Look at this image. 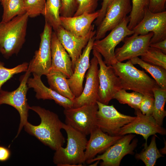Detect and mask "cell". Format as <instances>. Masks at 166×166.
<instances>
[{"label": "cell", "mask_w": 166, "mask_h": 166, "mask_svg": "<svg viewBox=\"0 0 166 166\" xmlns=\"http://www.w3.org/2000/svg\"><path fill=\"white\" fill-rule=\"evenodd\" d=\"M30 109L38 114L41 122L35 125L28 121L24 126L25 131L53 150L56 151L62 146L65 142V137L61 132L63 123L58 116L39 106H30Z\"/></svg>", "instance_id": "cell-1"}, {"label": "cell", "mask_w": 166, "mask_h": 166, "mask_svg": "<svg viewBox=\"0 0 166 166\" xmlns=\"http://www.w3.org/2000/svg\"><path fill=\"white\" fill-rule=\"evenodd\" d=\"M29 17L26 13L10 21L0 22V53L6 58L18 54L22 48Z\"/></svg>", "instance_id": "cell-2"}, {"label": "cell", "mask_w": 166, "mask_h": 166, "mask_svg": "<svg viewBox=\"0 0 166 166\" xmlns=\"http://www.w3.org/2000/svg\"><path fill=\"white\" fill-rule=\"evenodd\" d=\"M112 66L119 78L122 89L153 96V90L160 87L154 79L134 67L130 60L125 63L117 61Z\"/></svg>", "instance_id": "cell-3"}, {"label": "cell", "mask_w": 166, "mask_h": 166, "mask_svg": "<svg viewBox=\"0 0 166 166\" xmlns=\"http://www.w3.org/2000/svg\"><path fill=\"white\" fill-rule=\"evenodd\" d=\"M62 129L67 134L66 146L61 147L55 151L53 163L58 166H83L88 141L86 136L64 123Z\"/></svg>", "instance_id": "cell-4"}, {"label": "cell", "mask_w": 166, "mask_h": 166, "mask_svg": "<svg viewBox=\"0 0 166 166\" xmlns=\"http://www.w3.org/2000/svg\"><path fill=\"white\" fill-rule=\"evenodd\" d=\"M129 21V16L119 25L111 30L110 33L102 39L95 40L92 49L98 52L104 58V62L107 65H112L117 61L115 55L116 47L128 36L134 34L128 27Z\"/></svg>", "instance_id": "cell-5"}, {"label": "cell", "mask_w": 166, "mask_h": 166, "mask_svg": "<svg viewBox=\"0 0 166 166\" xmlns=\"http://www.w3.org/2000/svg\"><path fill=\"white\" fill-rule=\"evenodd\" d=\"M20 78V85L16 89L11 92L1 89L0 91V105L5 104L10 105L15 108L20 115V123L15 138L18 136L24 125L28 121L30 106L26 98L29 88L27 81L31 73L28 70Z\"/></svg>", "instance_id": "cell-6"}, {"label": "cell", "mask_w": 166, "mask_h": 166, "mask_svg": "<svg viewBox=\"0 0 166 166\" xmlns=\"http://www.w3.org/2000/svg\"><path fill=\"white\" fill-rule=\"evenodd\" d=\"M98 109L97 103L64 109L65 124L86 136L90 134L97 127L96 116Z\"/></svg>", "instance_id": "cell-7"}, {"label": "cell", "mask_w": 166, "mask_h": 166, "mask_svg": "<svg viewBox=\"0 0 166 166\" xmlns=\"http://www.w3.org/2000/svg\"><path fill=\"white\" fill-rule=\"evenodd\" d=\"M93 54L97 57L99 66L98 72L99 87L97 101L108 105L115 94L121 89L119 78L116 75L112 65L107 66L102 56L93 49Z\"/></svg>", "instance_id": "cell-8"}, {"label": "cell", "mask_w": 166, "mask_h": 166, "mask_svg": "<svg viewBox=\"0 0 166 166\" xmlns=\"http://www.w3.org/2000/svg\"><path fill=\"white\" fill-rule=\"evenodd\" d=\"M98 109L96 125L103 132L112 136L118 135L121 128L133 120L132 117L122 114L113 105H109L97 101Z\"/></svg>", "instance_id": "cell-9"}, {"label": "cell", "mask_w": 166, "mask_h": 166, "mask_svg": "<svg viewBox=\"0 0 166 166\" xmlns=\"http://www.w3.org/2000/svg\"><path fill=\"white\" fill-rule=\"evenodd\" d=\"M52 28L45 21L43 31L40 34V42L38 49L29 63L27 70L30 73L41 77L46 76L51 67V41Z\"/></svg>", "instance_id": "cell-10"}, {"label": "cell", "mask_w": 166, "mask_h": 166, "mask_svg": "<svg viewBox=\"0 0 166 166\" xmlns=\"http://www.w3.org/2000/svg\"><path fill=\"white\" fill-rule=\"evenodd\" d=\"M135 136L132 133L123 136L102 154L85 162L89 164L97 160H102L100 163L101 166H119L124 156L134 154L133 151L137 146L138 140L135 139L131 142Z\"/></svg>", "instance_id": "cell-11"}, {"label": "cell", "mask_w": 166, "mask_h": 166, "mask_svg": "<svg viewBox=\"0 0 166 166\" xmlns=\"http://www.w3.org/2000/svg\"><path fill=\"white\" fill-rule=\"evenodd\" d=\"M132 8L131 0H112L104 18L97 26L95 40L103 38L108 31L121 23L130 13Z\"/></svg>", "instance_id": "cell-12"}, {"label": "cell", "mask_w": 166, "mask_h": 166, "mask_svg": "<svg viewBox=\"0 0 166 166\" xmlns=\"http://www.w3.org/2000/svg\"><path fill=\"white\" fill-rule=\"evenodd\" d=\"M135 118L122 127L118 135L124 136L128 134H136L142 136L145 140L144 146L147 145L148 137L159 133L162 135L166 134V130L162 126L159 125L152 115L142 114L139 109L135 110Z\"/></svg>", "instance_id": "cell-13"}, {"label": "cell", "mask_w": 166, "mask_h": 166, "mask_svg": "<svg viewBox=\"0 0 166 166\" xmlns=\"http://www.w3.org/2000/svg\"><path fill=\"white\" fill-rule=\"evenodd\" d=\"M134 34L145 35L152 32L153 35L150 44L166 39V11L154 13L146 8L143 18L132 30Z\"/></svg>", "instance_id": "cell-14"}, {"label": "cell", "mask_w": 166, "mask_h": 166, "mask_svg": "<svg viewBox=\"0 0 166 166\" xmlns=\"http://www.w3.org/2000/svg\"><path fill=\"white\" fill-rule=\"evenodd\" d=\"M90 64L85 75L86 82L84 87L81 94L78 97H75L72 100V108L97 103L99 87V69L98 61L94 55L91 60Z\"/></svg>", "instance_id": "cell-15"}, {"label": "cell", "mask_w": 166, "mask_h": 166, "mask_svg": "<svg viewBox=\"0 0 166 166\" xmlns=\"http://www.w3.org/2000/svg\"><path fill=\"white\" fill-rule=\"evenodd\" d=\"M153 35V33L150 32L145 35L133 34L130 37H126L123 41V45L115 49V57L117 61L130 60L143 55L149 46Z\"/></svg>", "instance_id": "cell-16"}, {"label": "cell", "mask_w": 166, "mask_h": 166, "mask_svg": "<svg viewBox=\"0 0 166 166\" xmlns=\"http://www.w3.org/2000/svg\"><path fill=\"white\" fill-rule=\"evenodd\" d=\"M59 41L69 55L74 70L75 64L90 38L94 36L96 30L90 31L84 37H78L67 30L61 26L54 31Z\"/></svg>", "instance_id": "cell-17"}, {"label": "cell", "mask_w": 166, "mask_h": 166, "mask_svg": "<svg viewBox=\"0 0 166 166\" xmlns=\"http://www.w3.org/2000/svg\"><path fill=\"white\" fill-rule=\"evenodd\" d=\"M95 40L94 36L89 40L75 64L72 76L67 78L70 89L75 97L79 96L82 92L84 79L90 66V55Z\"/></svg>", "instance_id": "cell-18"}, {"label": "cell", "mask_w": 166, "mask_h": 166, "mask_svg": "<svg viewBox=\"0 0 166 166\" xmlns=\"http://www.w3.org/2000/svg\"><path fill=\"white\" fill-rule=\"evenodd\" d=\"M85 151V162L93 159L98 154L104 152L123 136H111L97 127L91 132Z\"/></svg>", "instance_id": "cell-19"}, {"label": "cell", "mask_w": 166, "mask_h": 166, "mask_svg": "<svg viewBox=\"0 0 166 166\" xmlns=\"http://www.w3.org/2000/svg\"><path fill=\"white\" fill-rule=\"evenodd\" d=\"M51 67L62 73L67 78L72 76L73 72L71 58L56 35L52 31L51 37Z\"/></svg>", "instance_id": "cell-20"}, {"label": "cell", "mask_w": 166, "mask_h": 166, "mask_svg": "<svg viewBox=\"0 0 166 166\" xmlns=\"http://www.w3.org/2000/svg\"><path fill=\"white\" fill-rule=\"evenodd\" d=\"M99 15L98 10L92 13H85L77 16H60L61 26L77 36L84 37L94 30L92 23Z\"/></svg>", "instance_id": "cell-21"}, {"label": "cell", "mask_w": 166, "mask_h": 166, "mask_svg": "<svg viewBox=\"0 0 166 166\" xmlns=\"http://www.w3.org/2000/svg\"><path fill=\"white\" fill-rule=\"evenodd\" d=\"M33 77L29 78L27 81L28 88L33 89L36 92L35 97L38 99L52 100L64 109L73 107V102L71 100L64 97L50 88L45 86L42 82L41 77L33 73Z\"/></svg>", "instance_id": "cell-22"}, {"label": "cell", "mask_w": 166, "mask_h": 166, "mask_svg": "<svg viewBox=\"0 0 166 166\" xmlns=\"http://www.w3.org/2000/svg\"><path fill=\"white\" fill-rule=\"evenodd\" d=\"M46 76L51 89L72 100L75 98L70 89L67 78L62 73L51 69Z\"/></svg>", "instance_id": "cell-23"}, {"label": "cell", "mask_w": 166, "mask_h": 166, "mask_svg": "<svg viewBox=\"0 0 166 166\" xmlns=\"http://www.w3.org/2000/svg\"><path fill=\"white\" fill-rule=\"evenodd\" d=\"M130 60L133 65L137 64L151 74L161 89L166 90V69L147 63L138 57Z\"/></svg>", "instance_id": "cell-24"}, {"label": "cell", "mask_w": 166, "mask_h": 166, "mask_svg": "<svg viewBox=\"0 0 166 166\" xmlns=\"http://www.w3.org/2000/svg\"><path fill=\"white\" fill-rule=\"evenodd\" d=\"M60 0H46L45 11L43 15L45 21L55 31L61 26L60 19Z\"/></svg>", "instance_id": "cell-25"}, {"label": "cell", "mask_w": 166, "mask_h": 166, "mask_svg": "<svg viewBox=\"0 0 166 166\" xmlns=\"http://www.w3.org/2000/svg\"><path fill=\"white\" fill-rule=\"evenodd\" d=\"M26 0H2L3 8L2 21L8 22L15 17L26 13L25 3Z\"/></svg>", "instance_id": "cell-26"}, {"label": "cell", "mask_w": 166, "mask_h": 166, "mask_svg": "<svg viewBox=\"0 0 166 166\" xmlns=\"http://www.w3.org/2000/svg\"><path fill=\"white\" fill-rule=\"evenodd\" d=\"M153 93L154 105L152 116L159 125L162 126L164 119L166 116V111L164 109L166 90L159 87L154 89Z\"/></svg>", "instance_id": "cell-27"}, {"label": "cell", "mask_w": 166, "mask_h": 166, "mask_svg": "<svg viewBox=\"0 0 166 166\" xmlns=\"http://www.w3.org/2000/svg\"><path fill=\"white\" fill-rule=\"evenodd\" d=\"M156 139L155 135H153L149 145L135 155L136 158L141 160L146 166H154L158 158L164 157L157 147Z\"/></svg>", "instance_id": "cell-28"}, {"label": "cell", "mask_w": 166, "mask_h": 166, "mask_svg": "<svg viewBox=\"0 0 166 166\" xmlns=\"http://www.w3.org/2000/svg\"><path fill=\"white\" fill-rule=\"evenodd\" d=\"M132 8L129 16L128 27L132 30L143 18L145 10L149 6L150 0H132Z\"/></svg>", "instance_id": "cell-29"}, {"label": "cell", "mask_w": 166, "mask_h": 166, "mask_svg": "<svg viewBox=\"0 0 166 166\" xmlns=\"http://www.w3.org/2000/svg\"><path fill=\"white\" fill-rule=\"evenodd\" d=\"M143 95L134 91L128 93L124 89H121L114 95L113 99L117 100L121 104H127L135 110L139 109Z\"/></svg>", "instance_id": "cell-30"}, {"label": "cell", "mask_w": 166, "mask_h": 166, "mask_svg": "<svg viewBox=\"0 0 166 166\" xmlns=\"http://www.w3.org/2000/svg\"><path fill=\"white\" fill-rule=\"evenodd\" d=\"M140 58L144 62L166 69V54L160 50L149 46Z\"/></svg>", "instance_id": "cell-31"}, {"label": "cell", "mask_w": 166, "mask_h": 166, "mask_svg": "<svg viewBox=\"0 0 166 166\" xmlns=\"http://www.w3.org/2000/svg\"><path fill=\"white\" fill-rule=\"evenodd\" d=\"M29 63L24 62L12 68L4 66V63L0 61V91L2 85L15 74L26 72Z\"/></svg>", "instance_id": "cell-32"}, {"label": "cell", "mask_w": 166, "mask_h": 166, "mask_svg": "<svg viewBox=\"0 0 166 166\" xmlns=\"http://www.w3.org/2000/svg\"><path fill=\"white\" fill-rule=\"evenodd\" d=\"M46 0H26L25 6L26 12L29 17L34 18L43 15Z\"/></svg>", "instance_id": "cell-33"}, {"label": "cell", "mask_w": 166, "mask_h": 166, "mask_svg": "<svg viewBox=\"0 0 166 166\" xmlns=\"http://www.w3.org/2000/svg\"><path fill=\"white\" fill-rule=\"evenodd\" d=\"M77 9L73 16H77L83 13L95 12L97 7L98 0H76Z\"/></svg>", "instance_id": "cell-34"}, {"label": "cell", "mask_w": 166, "mask_h": 166, "mask_svg": "<svg viewBox=\"0 0 166 166\" xmlns=\"http://www.w3.org/2000/svg\"><path fill=\"white\" fill-rule=\"evenodd\" d=\"M60 16L63 17L73 16L77 9L76 0H60Z\"/></svg>", "instance_id": "cell-35"}, {"label": "cell", "mask_w": 166, "mask_h": 166, "mask_svg": "<svg viewBox=\"0 0 166 166\" xmlns=\"http://www.w3.org/2000/svg\"><path fill=\"white\" fill-rule=\"evenodd\" d=\"M154 105L153 96L143 95L139 109L144 115L152 116L153 111Z\"/></svg>", "instance_id": "cell-36"}, {"label": "cell", "mask_w": 166, "mask_h": 166, "mask_svg": "<svg viewBox=\"0 0 166 166\" xmlns=\"http://www.w3.org/2000/svg\"><path fill=\"white\" fill-rule=\"evenodd\" d=\"M166 0H150L148 9L154 13L166 11Z\"/></svg>", "instance_id": "cell-37"}, {"label": "cell", "mask_w": 166, "mask_h": 166, "mask_svg": "<svg viewBox=\"0 0 166 166\" xmlns=\"http://www.w3.org/2000/svg\"><path fill=\"white\" fill-rule=\"evenodd\" d=\"M112 0H102L101 7L98 10L99 15L95 20L94 23L96 26H98L104 18L107 8Z\"/></svg>", "instance_id": "cell-38"}, {"label": "cell", "mask_w": 166, "mask_h": 166, "mask_svg": "<svg viewBox=\"0 0 166 166\" xmlns=\"http://www.w3.org/2000/svg\"><path fill=\"white\" fill-rule=\"evenodd\" d=\"M11 155L10 149L4 146L0 145V161L4 162L8 160Z\"/></svg>", "instance_id": "cell-39"}, {"label": "cell", "mask_w": 166, "mask_h": 166, "mask_svg": "<svg viewBox=\"0 0 166 166\" xmlns=\"http://www.w3.org/2000/svg\"><path fill=\"white\" fill-rule=\"evenodd\" d=\"M149 46L159 49L166 54V39L155 43L150 44Z\"/></svg>", "instance_id": "cell-40"}, {"label": "cell", "mask_w": 166, "mask_h": 166, "mask_svg": "<svg viewBox=\"0 0 166 166\" xmlns=\"http://www.w3.org/2000/svg\"><path fill=\"white\" fill-rule=\"evenodd\" d=\"M100 160H97V161H96V162H95L94 163H93V164L90 165H89V166H97V165L99 163V161H100Z\"/></svg>", "instance_id": "cell-41"}, {"label": "cell", "mask_w": 166, "mask_h": 166, "mask_svg": "<svg viewBox=\"0 0 166 166\" xmlns=\"http://www.w3.org/2000/svg\"><path fill=\"white\" fill-rule=\"evenodd\" d=\"M1 1H2V0H0V2H1Z\"/></svg>", "instance_id": "cell-42"}, {"label": "cell", "mask_w": 166, "mask_h": 166, "mask_svg": "<svg viewBox=\"0 0 166 166\" xmlns=\"http://www.w3.org/2000/svg\"></svg>", "instance_id": "cell-43"}]
</instances>
